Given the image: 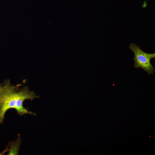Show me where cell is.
Returning <instances> with one entry per match:
<instances>
[{
  "label": "cell",
  "mask_w": 155,
  "mask_h": 155,
  "mask_svg": "<svg viewBox=\"0 0 155 155\" xmlns=\"http://www.w3.org/2000/svg\"><path fill=\"white\" fill-rule=\"evenodd\" d=\"M22 86V84H12L9 79L0 82V124L3 123L5 114L9 109H15L21 116L27 114L36 115L25 108L23 103L26 100H32L39 96L28 86Z\"/></svg>",
  "instance_id": "cell-1"
},
{
  "label": "cell",
  "mask_w": 155,
  "mask_h": 155,
  "mask_svg": "<svg viewBox=\"0 0 155 155\" xmlns=\"http://www.w3.org/2000/svg\"><path fill=\"white\" fill-rule=\"evenodd\" d=\"M129 49L134 54L133 59L134 61L135 68H141L147 72L148 74H153L154 72V67L150 62L152 59L155 58V53H148L143 51L139 46L134 43H131Z\"/></svg>",
  "instance_id": "cell-2"
},
{
  "label": "cell",
  "mask_w": 155,
  "mask_h": 155,
  "mask_svg": "<svg viewBox=\"0 0 155 155\" xmlns=\"http://www.w3.org/2000/svg\"><path fill=\"white\" fill-rule=\"evenodd\" d=\"M21 144L20 135L16 140L10 142L8 145V155H18Z\"/></svg>",
  "instance_id": "cell-3"
}]
</instances>
